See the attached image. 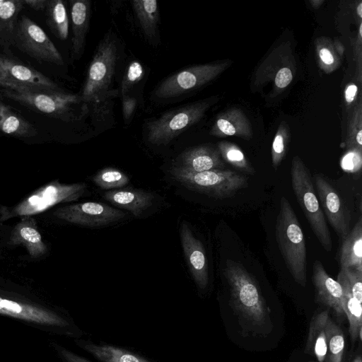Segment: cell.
<instances>
[{
    "mask_svg": "<svg viewBox=\"0 0 362 362\" xmlns=\"http://www.w3.org/2000/svg\"><path fill=\"white\" fill-rule=\"evenodd\" d=\"M16 45L33 58L56 65H63V58L45 32L23 16L17 25Z\"/></svg>",
    "mask_w": 362,
    "mask_h": 362,
    "instance_id": "8fae6325",
    "label": "cell"
},
{
    "mask_svg": "<svg viewBox=\"0 0 362 362\" xmlns=\"http://www.w3.org/2000/svg\"><path fill=\"white\" fill-rule=\"evenodd\" d=\"M24 6L23 0H0V47L16 45L17 19Z\"/></svg>",
    "mask_w": 362,
    "mask_h": 362,
    "instance_id": "603a6c76",
    "label": "cell"
},
{
    "mask_svg": "<svg viewBox=\"0 0 362 362\" xmlns=\"http://www.w3.org/2000/svg\"><path fill=\"white\" fill-rule=\"evenodd\" d=\"M0 86L18 91L64 92L33 68L0 54Z\"/></svg>",
    "mask_w": 362,
    "mask_h": 362,
    "instance_id": "30bf717a",
    "label": "cell"
},
{
    "mask_svg": "<svg viewBox=\"0 0 362 362\" xmlns=\"http://www.w3.org/2000/svg\"><path fill=\"white\" fill-rule=\"evenodd\" d=\"M340 166L347 173L356 174L359 173L362 166V150L348 149L341 158Z\"/></svg>",
    "mask_w": 362,
    "mask_h": 362,
    "instance_id": "8d00e7d4",
    "label": "cell"
},
{
    "mask_svg": "<svg viewBox=\"0 0 362 362\" xmlns=\"http://www.w3.org/2000/svg\"><path fill=\"white\" fill-rule=\"evenodd\" d=\"M356 14L358 16L361 18H362V2L359 1L358 4L356 6Z\"/></svg>",
    "mask_w": 362,
    "mask_h": 362,
    "instance_id": "bcb514c9",
    "label": "cell"
},
{
    "mask_svg": "<svg viewBox=\"0 0 362 362\" xmlns=\"http://www.w3.org/2000/svg\"><path fill=\"white\" fill-rule=\"evenodd\" d=\"M136 100L129 95L122 96V112L125 122L130 119L136 107Z\"/></svg>",
    "mask_w": 362,
    "mask_h": 362,
    "instance_id": "ab89813d",
    "label": "cell"
},
{
    "mask_svg": "<svg viewBox=\"0 0 362 362\" xmlns=\"http://www.w3.org/2000/svg\"><path fill=\"white\" fill-rule=\"evenodd\" d=\"M315 49L318 64L325 72L330 74L339 67V56L329 40L325 37L317 39Z\"/></svg>",
    "mask_w": 362,
    "mask_h": 362,
    "instance_id": "1f68e13d",
    "label": "cell"
},
{
    "mask_svg": "<svg viewBox=\"0 0 362 362\" xmlns=\"http://www.w3.org/2000/svg\"><path fill=\"white\" fill-rule=\"evenodd\" d=\"M2 105H3V104L1 103H0V112H1Z\"/></svg>",
    "mask_w": 362,
    "mask_h": 362,
    "instance_id": "c3c4849f",
    "label": "cell"
},
{
    "mask_svg": "<svg viewBox=\"0 0 362 362\" xmlns=\"http://www.w3.org/2000/svg\"><path fill=\"white\" fill-rule=\"evenodd\" d=\"M209 134L217 137L237 136L247 141L253 136L250 119L238 107H230L221 112Z\"/></svg>",
    "mask_w": 362,
    "mask_h": 362,
    "instance_id": "2e32d148",
    "label": "cell"
},
{
    "mask_svg": "<svg viewBox=\"0 0 362 362\" xmlns=\"http://www.w3.org/2000/svg\"><path fill=\"white\" fill-rule=\"evenodd\" d=\"M0 131L15 136H33L37 132L28 121L2 105L0 112Z\"/></svg>",
    "mask_w": 362,
    "mask_h": 362,
    "instance_id": "83f0119b",
    "label": "cell"
},
{
    "mask_svg": "<svg viewBox=\"0 0 362 362\" xmlns=\"http://www.w3.org/2000/svg\"><path fill=\"white\" fill-rule=\"evenodd\" d=\"M87 189L84 182L62 184L54 181L37 189L17 205L0 208V219L7 220L16 216H32L63 202L76 201Z\"/></svg>",
    "mask_w": 362,
    "mask_h": 362,
    "instance_id": "8992f818",
    "label": "cell"
},
{
    "mask_svg": "<svg viewBox=\"0 0 362 362\" xmlns=\"http://www.w3.org/2000/svg\"><path fill=\"white\" fill-rule=\"evenodd\" d=\"M362 23L361 22L359 24L358 27V33L357 36L356 43V74H357V79L361 83V73H362Z\"/></svg>",
    "mask_w": 362,
    "mask_h": 362,
    "instance_id": "f35d334b",
    "label": "cell"
},
{
    "mask_svg": "<svg viewBox=\"0 0 362 362\" xmlns=\"http://www.w3.org/2000/svg\"><path fill=\"white\" fill-rule=\"evenodd\" d=\"M217 149L221 158L235 168L249 175L255 174V170L238 145L222 141L217 144Z\"/></svg>",
    "mask_w": 362,
    "mask_h": 362,
    "instance_id": "4dcf8cb0",
    "label": "cell"
},
{
    "mask_svg": "<svg viewBox=\"0 0 362 362\" xmlns=\"http://www.w3.org/2000/svg\"><path fill=\"white\" fill-rule=\"evenodd\" d=\"M54 215L71 223L98 227L118 221L126 214L102 202H86L59 207Z\"/></svg>",
    "mask_w": 362,
    "mask_h": 362,
    "instance_id": "7c38bea8",
    "label": "cell"
},
{
    "mask_svg": "<svg viewBox=\"0 0 362 362\" xmlns=\"http://www.w3.org/2000/svg\"><path fill=\"white\" fill-rule=\"evenodd\" d=\"M328 310L316 313L310 324L306 352L313 354L318 362H325L327 354L325 325Z\"/></svg>",
    "mask_w": 362,
    "mask_h": 362,
    "instance_id": "d4e9b609",
    "label": "cell"
},
{
    "mask_svg": "<svg viewBox=\"0 0 362 362\" xmlns=\"http://www.w3.org/2000/svg\"><path fill=\"white\" fill-rule=\"evenodd\" d=\"M217 97L186 105L163 114L147 125L148 141L155 145H165L180 133L199 122L218 101Z\"/></svg>",
    "mask_w": 362,
    "mask_h": 362,
    "instance_id": "52a82bcc",
    "label": "cell"
},
{
    "mask_svg": "<svg viewBox=\"0 0 362 362\" xmlns=\"http://www.w3.org/2000/svg\"><path fill=\"white\" fill-rule=\"evenodd\" d=\"M352 362H362L361 356H357L356 357H355V358L354 359V361Z\"/></svg>",
    "mask_w": 362,
    "mask_h": 362,
    "instance_id": "7dc6e473",
    "label": "cell"
},
{
    "mask_svg": "<svg viewBox=\"0 0 362 362\" xmlns=\"http://www.w3.org/2000/svg\"><path fill=\"white\" fill-rule=\"evenodd\" d=\"M311 6L317 9L320 7V6L325 2L324 0H311L309 1Z\"/></svg>",
    "mask_w": 362,
    "mask_h": 362,
    "instance_id": "f6af8a7d",
    "label": "cell"
},
{
    "mask_svg": "<svg viewBox=\"0 0 362 362\" xmlns=\"http://www.w3.org/2000/svg\"><path fill=\"white\" fill-rule=\"evenodd\" d=\"M224 276L231 307L240 318L254 327L269 325V309L255 278L241 264L230 259L226 262Z\"/></svg>",
    "mask_w": 362,
    "mask_h": 362,
    "instance_id": "6da1fadb",
    "label": "cell"
},
{
    "mask_svg": "<svg viewBox=\"0 0 362 362\" xmlns=\"http://www.w3.org/2000/svg\"><path fill=\"white\" fill-rule=\"evenodd\" d=\"M144 76V68L139 62H132L128 66L122 81V95H125L128 91Z\"/></svg>",
    "mask_w": 362,
    "mask_h": 362,
    "instance_id": "d590c367",
    "label": "cell"
},
{
    "mask_svg": "<svg viewBox=\"0 0 362 362\" xmlns=\"http://www.w3.org/2000/svg\"><path fill=\"white\" fill-rule=\"evenodd\" d=\"M345 146L362 150V103L359 100L354 107L348 125Z\"/></svg>",
    "mask_w": 362,
    "mask_h": 362,
    "instance_id": "836d02e7",
    "label": "cell"
},
{
    "mask_svg": "<svg viewBox=\"0 0 362 362\" xmlns=\"http://www.w3.org/2000/svg\"><path fill=\"white\" fill-rule=\"evenodd\" d=\"M180 238L192 276L198 287L204 289L209 282V272L203 245L194 237L185 221H183L180 226Z\"/></svg>",
    "mask_w": 362,
    "mask_h": 362,
    "instance_id": "5bb4252c",
    "label": "cell"
},
{
    "mask_svg": "<svg viewBox=\"0 0 362 362\" xmlns=\"http://www.w3.org/2000/svg\"><path fill=\"white\" fill-rule=\"evenodd\" d=\"M2 94L27 107L64 121L75 119L74 107L81 102L78 95L65 92L18 91L5 89Z\"/></svg>",
    "mask_w": 362,
    "mask_h": 362,
    "instance_id": "9c48e42d",
    "label": "cell"
},
{
    "mask_svg": "<svg viewBox=\"0 0 362 362\" xmlns=\"http://www.w3.org/2000/svg\"><path fill=\"white\" fill-rule=\"evenodd\" d=\"M233 62L230 59L196 65L185 69L163 81L153 91L159 98H171L194 90L211 82Z\"/></svg>",
    "mask_w": 362,
    "mask_h": 362,
    "instance_id": "ba28073f",
    "label": "cell"
},
{
    "mask_svg": "<svg viewBox=\"0 0 362 362\" xmlns=\"http://www.w3.org/2000/svg\"><path fill=\"white\" fill-rule=\"evenodd\" d=\"M340 269H353L362 272V217L343 238L339 252Z\"/></svg>",
    "mask_w": 362,
    "mask_h": 362,
    "instance_id": "44dd1931",
    "label": "cell"
},
{
    "mask_svg": "<svg viewBox=\"0 0 362 362\" xmlns=\"http://www.w3.org/2000/svg\"><path fill=\"white\" fill-rule=\"evenodd\" d=\"M0 313L40 323L63 325L65 322L47 310L0 297Z\"/></svg>",
    "mask_w": 362,
    "mask_h": 362,
    "instance_id": "ffe728a7",
    "label": "cell"
},
{
    "mask_svg": "<svg viewBox=\"0 0 362 362\" xmlns=\"http://www.w3.org/2000/svg\"><path fill=\"white\" fill-rule=\"evenodd\" d=\"M96 185L102 189H111L127 185L129 179L123 172L114 168H105L100 170L93 178Z\"/></svg>",
    "mask_w": 362,
    "mask_h": 362,
    "instance_id": "e575fe53",
    "label": "cell"
},
{
    "mask_svg": "<svg viewBox=\"0 0 362 362\" xmlns=\"http://www.w3.org/2000/svg\"><path fill=\"white\" fill-rule=\"evenodd\" d=\"M337 281L340 284L343 291L341 307L349 321V332L351 339L353 342L362 340L361 303L353 297L341 269L339 272Z\"/></svg>",
    "mask_w": 362,
    "mask_h": 362,
    "instance_id": "cb8c5ba5",
    "label": "cell"
},
{
    "mask_svg": "<svg viewBox=\"0 0 362 362\" xmlns=\"http://www.w3.org/2000/svg\"><path fill=\"white\" fill-rule=\"evenodd\" d=\"M70 14L72 27V47L75 55H80L84 48L90 20V1H70Z\"/></svg>",
    "mask_w": 362,
    "mask_h": 362,
    "instance_id": "7402d4cb",
    "label": "cell"
},
{
    "mask_svg": "<svg viewBox=\"0 0 362 362\" xmlns=\"http://www.w3.org/2000/svg\"><path fill=\"white\" fill-rule=\"evenodd\" d=\"M103 198L139 217L153 204L154 196L144 190L125 188L107 191L103 194Z\"/></svg>",
    "mask_w": 362,
    "mask_h": 362,
    "instance_id": "d6986e66",
    "label": "cell"
},
{
    "mask_svg": "<svg viewBox=\"0 0 362 362\" xmlns=\"http://www.w3.org/2000/svg\"><path fill=\"white\" fill-rule=\"evenodd\" d=\"M325 330L326 334L327 354L325 362H341L345 341L342 329L327 315Z\"/></svg>",
    "mask_w": 362,
    "mask_h": 362,
    "instance_id": "f546056e",
    "label": "cell"
},
{
    "mask_svg": "<svg viewBox=\"0 0 362 362\" xmlns=\"http://www.w3.org/2000/svg\"><path fill=\"white\" fill-rule=\"evenodd\" d=\"M13 245H23L33 258L40 257L47 252L46 244L38 230L37 223L31 216H23L14 226L10 237Z\"/></svg>",
    "mask_w": 362,
    "mask_h": 362,
    "instance_id": "e0dca14e",
    "label": "cell"
},
{
    "mask_svg": "<svg viewBox=\"0 0 362 362\" xmlns=\"http://www.w3.org/2000/svg\"><path fill=\"white\" fill-rule=\"evenodd\" d=\"M116 40L107 35L98 46L89 65L81 100L95 104L112 96L110 86L117 59Z\"/></svg>",
    "mask_w": 362,
    "mask_h": 362,
    "instance_id": "5b68a950",
    "label": "cell"
},
{
    "mask_svg": "<svg viewBox=\"0 0 362 362\" xmlns=\"http://www.w3.org/2000/svg\"><path fill=\"white\" fill-rule=\"evenodd\" d=\"M334 47L338 55L341 57H343L344 52V47L339 40H334Z\"/></svg>",
    "mask_w": 362,
    "mask_h": 362,
    "instance_id": "ee69618b",
    "label": "cell"
},
{
    "mask_svg": "<svg viewBox=\"0 0 362 362\" xmlns=\"http://www.w3.org/2000/svg\"><path fill=\"white\" fill-rule=\"evenodd\" d=\"M319 203L331 226L342 239L349 233V223L340 197L320 175H314Z\"/></svg>",
    "mask_w": 362,
    "mask_h": 362,
    "instance_id": "4fadbf2b",
    "label": "cell"
},
{
    "mask_svg": "<svg viewBox=\"0 0 362 362\" xmlns=\"http://www.w3.org/2000/svg\"><path fill=\"white\" fill-rule=\"evenodd\" d=\"M66 356L69 362H91L71 353H66Z\"/></svg>",
    "mask_w": 362,
    "mask_h": 362,
    "instance_id": "7bdbcfd3",
    "label": "cell"
},
{
    "mask_svg": "<svg viewBox=\"0 0 362 362\" xmlns=\"http://www.w3.org/2000/svg\"><path fill=\"white\" fill-rule=\"evenodd\" d=\"M313 282L317 302L332 309L339 319L344 317L341 307L343 291L340 284L326 272L320 260L313 267Z\"/></svg>",
    "mask_w": 362,
    "mask_h": 362,
    "instance_id": "9a60e30c",
    "label": "cell"
},
{
    "mask_svg": "<svg viewBox=\"0 0 362 362\" xmlns=\"http://www.w3.org/2000/svg\"><path fill=\"white\" fill-rule=\"evenodd\" d=\"M23 1L25 6L37 11H45L48 4V0H23Z\"/></svg>",
    "mask_w": 362,
    "mask_h": 362,
    "instance_id": "b9f144b4",
    "label": "cell"
},
{
    "mask_svg": "<svg viewBox=\"0 0 362 362\" xmlns=\"http://www.w3.org/2000/svg\"><path fill=\"white\" fill-rule=\"evenodd\" d=\"M290 130L286 122H281L274 136L271 150L272 163L275 170L285 158L290 141Z\"/></svg>",
    "mask_w": 362,
    "mask_h": 362,
    "instance_id": "d6a6232c",
    "label": "cell"
},
{
    "mask_svg": "<svg viewBox=\"0 0 362 362\" xmlns=\"http://www.w3.org/2000/svg\"><path fill=\"white\" fill-rule=\"evenodd\" d=\"M358 88L354 83H348L344 89V100L347 106L351 105L358 95Z\"/></svg>",
    "mask_w": 362,
    "mask_h": 362,
    "instance_id": "60d3db41",
    "label": "cell"
},
{
    "mask_svg": "<svg viewBox=\"0 0 362 362\" xmlns=\"http://www.w3.org/2000/svg\"><path fill=\"white\" fill-rule=\"evenodd\" d=\"M346 279L353 297L362 303V272L353 269H341Z\"/></svg>",
    "mask_w": 362,
    "mask_h": 362,
    "instance_id": "74e56055",
    "label": "cell"
},
{
    "mask_svg": "<svg viewBox=\"0 0 362 362\" xmlns=\"http://www.w3.org/2000/svg\"><path fill=\"white\" fill-rule=\"evenodd\" d=\"M291 185L297 202L311 230L327 251L331 252V234L317 198L309 171L302 159L295 156L291 161Z\"/></svg>",
    "mask_w": 362,
    "mask_h": 362,
    "instance_id": "3957f363",
    "label": "cell"
},
{
    "mask_svg": "<svg viewBox=\"0 0 362 362\" xmlns=\"http://www.w3.org/2000/svg\"><path fill=\"white\" fill-rule=\"evenodd\" d=\"M82 347L101 362H150L129 351L111 345L82 341Z\"/></svg>",
    "mask_w": 362,
    "mask_h": 362,
    "instance_id": "484cf974",
    "label": "cell"
},
{
    "mask_svg": "<svg viewBox=\"0 0 362 362\" xmlns=\"http://www.w3.org/2000/svg\"><path fill=\"white\" fill-rule=\"evenodd\" d=\"M170 174L174 180L187 189L216 199L231 197L248 186L245 176L230 170L214 169L194 173L174 166Z\"/></svg>",
    "mask_w": 362,
    "mask_h": 362,
    "instance_id": "277c9868",
    "label": "cell"
},
{
    "mask_svg": "<svg viewBox=\"0 0 362 362\" xmlns=\"http://www.w3.org/2000/svg\"><path fill=\"white\" fill-rule=\"evenodd\" d=\"M47 23L53 34L62 40L69 34V18L62 0H48L45 9Z\"/></svg>",
    "mask_w": 362,
    "mask_h": 362,
    "instance_id": "f1b7e54d",
    "label": "cell"
},
{
    "mask_svg": "<svg viewBox=\"0 0 362 362\" xmlns=\"http://www.w3.org/2000/svg\"><path fill=\"white\" fill-rule=\"evenodd\" d=\"M275 237L287 269L293 280L307 284V252L304 235L296 214L284 196L275 224Z\"/></svg>",
    "mask_w": 362,
    "mask_h": 362,
    "instance_id": "7a4b0ae2",
    "label": "cell"
},
{
    "mask_svg": "<svg viewBox=\"0 0 362 362\" xmlns=\"http://www.w3.org/2000/svg\"><path fill=\"white\" fill-rule=\"evenodd\" d=\"M132 5L144 34L150 39L155 38L159 19L157 1L135 0L132 1Z\"/></svg>",
    "mask_w": 362,
    "mask_h": 362,
    "instance_id": "4316f807",
    "label": "cell"
},
{
    "mask_svg": "<svg viewBox=\"0 0 362 362\" xmlns=\"http://www.w3.org/2000/svg\"><path fill=\"white\" fill-rule=\"evenodd\" d=\"M180 165L189 171L200 173L214 169H222L224 163L217 148L201 145L187 149L180 156Z\"/></svg>",
    "mask_w": 362,
    "mask_h": 362,
    "instance_id": "ac0fdd59",
    "label": "cell"
}]
</instances>
